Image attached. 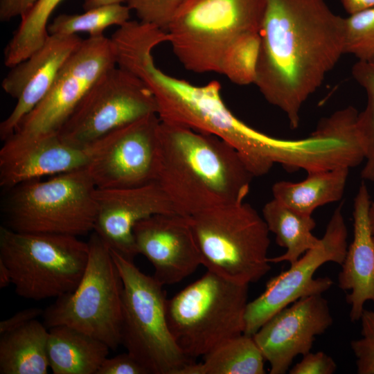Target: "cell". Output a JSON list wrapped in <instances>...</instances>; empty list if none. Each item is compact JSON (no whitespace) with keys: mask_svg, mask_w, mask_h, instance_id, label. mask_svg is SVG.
Segmentation results:
<instances>
[{"mask_svg":"<svg viewBox=\"0 0 374 374\" xmlns=\"http://www.w3.org/2000/svg\"><path fill=\"white\" fill-rule=\"evenodd\" d=\"M344 54V18L324 0H266L254 84L292 129Z\"/></svg>","mask_w":374,"mask_h":374,"instance_id":"cell-1","label":"cell"},{"mask_svg":"<svg viewBox=\"0 0 374 374\" xmlns=\"http://www.w3.org/2000/svg\"><path fill=\"white\" fill-rule=\"evenodd\" d=\"M266 0H184L168 29L188 71L254 84Z\"/></svg>","mask_w":374,"mask_h":374,"instance_id":"cell-2","label":"cell"},{"mask_svg":"<svg viewBox=\"0 0 374 374\" xmlns=\"http://www.w3.org/2000/svg\"><path fill=\"white\" fill-rule=\"evenodd\" d=\"M253 177L237 151L223 140L161 121L154 181L177 213L190 217L244 201Z\"/></svg>","mask_w":374,"mask_h":374,"instance_id":"cell-3","label":"cell"},{"mask_svg":"<svg viewBox=\"0 0 374 374\" xmlns=\"http://www.w3.org/2000/svg\"><path fill=\"white\" fill-rule=\"evenodd\" d=\"M153 49L150 44H136L125 52L121 65L153 93L160 120L217 136L237 151L253 177L268 173L272 168L276 137L238 118L223 101L219 82L197 86L163 72L154 64Z\"/></svg>","mask_w":374,"mask_h":374,"instance_id":"cell-4","label":"cell"},{"mask_svg":"<svg viewBox=\"0 0 374 374\" xmlns=\"http://www.w3.org/2000/svg\"><path fill=\"white\" fill-rule=\"evenodd\" d=\"M248 291L249 284L207 270L167 299L169 328L182 353L194 359L244 334Z\"/></svg>","mask_w":374,"mask_h":374,"instance_id":"cell-5","label":"cell"},{"mask_svg":"<svg viewBox=\"0 0 374 374\" xmlns=\"http://www.w3.org/2000/svg\"><path fill=\"white\" fill-rule=\"evenodd\" d=\"M96 189L85 168L23 182L6 190L3 226L20 233L77 237L93 232Z\"/></svg>","mask_w":374,"mask_h":374,"instance_id":"cell-6","label":"cell"},{"mask_svg":"<svg viewBox=\"0 0 374 374\" xmlns=\"http://www.w3.org/2000/svg\"><path fill=\"white\" fill-rule=\"evenodd\" d=\"M190 218L207 270L247 284L258 281L270 270L269 231L249 204L222 205Z\"/></svg>","mask_w":374,"mask_h":374,"instance_id":"cell-7","label":"cell"},{"mask_svg":"<svg viewBox=\"0 0 374 374\" xmlns=\"http://www.w3.org/2000/svg\"><path fill=\"white\" fill-rule=\"evenodd\" d=\"M89 248L78 237L20 233L0 227V260L17 295L42 301L73 292L85 271Z\"/></svg>","mask_w":374,"mask_h":374,"instance_id":"cell-8","label":"cell"},{"mask_svg":"<svg viewBox=\"0 0 374 374\" xmlns=\"http://www.w3.org/2000/svg\"><path fill=\"white\" fill-rule=\"evenodd\" d=\"M110 251L123 284L122 344L149 374H179L195 361L182 353L171 333L163 285L134 261Z\"/></svg>","mask_w":374,"mask_h":374,"instance_id":"cell-9","label":"cell"},{"mask_svg":"<svg viewBox=\"0 0 374 374\" xmlns=\"http://www.w3.org/2000/svg\"><path fill=\"white\" fill-rule=\"evenodd\" d=\"M87 242L89 258L81 280L44 310V324L48 329L73 328L116 350L122 344L123 280L109 248L94 231Z\"/></svg>","mask_w":374,"mask_h":374,"instance_id":"cell-10","label":"cell"},{"mask_svg":"<svg viewBox=\"0 0 374 374\" xmlns=\"http://www.w3.org/2000/svg\"><path fill=\"white\" fill-rule=\"evenodd\" d=\"M116 65L111 38L103 35L83 39L44 98L4 141L0 160L12 157L42 138L57 133L93 83Z\"/></svg>","mask_w":374,"mask_h":374,"instance_id":"cell-11","label":"cell"},{"mask_svg":"<svg viewBox=\"0 0 374 374\" xmlns=\"http://www.w3.org/2000/svg\"><path fill=\"white\" fill-rule=\"evenodd\" d=\"M151 114H158L156 98L138 76L117 65L91 87L58 134L80 146Z\"/></svg>","mask_w":374,"mask_h":374,"instance_id":"cell-12","label":"cell"},{"mask_svg":"<svg viewBox=\"0 0 374 374\" xmlns=\"http://www.w3.org/2000/svg\"><path fill=\"white\" fill-rule=\"evenodd\" d=\"M347 238L341 203L334 211L319 244L290 264L288 269L271 278L265 291L248 303L244 334L252 336L274 314L299 299L329 290L333 284L330 278L314 275L324 263L343 264L348 247Z\"/></svg>","mask_w":374,"mask_h":374,"instance_id":"cell-13","label":"cell"},{"mask_svg":"<svg viewBox=\"0 0 374 374\" xmlns=\"http://www.w3.org/2000/svg\"><path fill=\"white\" fill-rule=\"evenodd\" d=\"M161 120L151 114L112 130L89 145L85 169L98 189L154 181Z\"/></svg>","mask_w":374,"mask_h":374,"instance_id":"cell-14","label":"cell"},{"mask_svg":"<svg viewBox=\"0 0 374 374\" xmlns=\"http://www.w3.org/2000/svg\"><path fill=\"white\" fill-rule=\"evenodd\" d=\"M329 304L322 294L299 299L269 318L253 338L271 374H285L296 357L310 352L317 336L332 325Z\"/></svg>","mask_w":374,"mask_h":374,"instance_id":"cell-15","label":"cell"},{"mask_svg":"<svg viewBox=\"0 0 374 374\" xmlns=\"http://www.w3.org/2000/svg\"><path fill=\"white\" fill-rule=\"evenodd\" d=\"M133 233L138 254L149 260L153 276L163 285L180 282L202 265L188 216L153 215L138 222Z\"/></svg>","mask_w":374,"mask_h":374,"instance_id":"cell-16","label":"cell"},{"mask_svg":"<svg viewBox=\"0 0 374 374\" xmlns=\"http://www.w3.org/2000/svg\"><path fill=\"white\" fill-rule=\"evenodd\" d=\"M82 40L77 35H48L39 48L11 68L1 87L17 100V103L0 124V137L3 141L13 134L23 118L44 98Z\"/></svg>","mask_w":374,"mask_h":374,"instance_id":"cell-17","label":"cell"},{"mask_svg":"<svg viewBox=\"0 0 374 374\" xmlns=\"http://www.w3.org/2000/svg\"><path fill=\"white\" fill-rule=\"evenodd\" d=\"M98 211L93 231L125 258L138 255L134 227L140 220L160 213H177L169 199L155 182L142 186L95 190Z\"/></svg>","mask_w":374,"mask_h":374,"instance_id":"cell-18","label":"cell"},{"mask_svg":"<svg viewBox=\"0 0 374 374\" xmlns=\"http://www.w3.org/2000/svg\"><path fill=\"white\" fill-rule=\"evenodd\" d=\"M371 202L367 186L362 182L354 199L353 239L338 274L339 287L350 292L346 300L350 305L352 322L359 320L367 301L374 303V235L368 216Z\"/></svg>","mask_w":374,"mask_h":374,"instance_id":"cell-19","label":"cell"},{"mask_svg":"<svg viewBox=\"0 0 374 374\" xmlns=\"http://www.w3.org/2000/svg\"><path fill=\"white\" fill-rule=\"evenodd\" d=\"M89 156V145L73 144L58 133L51 134L0 161V186L6 190L27 181L85 168Z\"/></svg>","mask_w":374,"mask_h":374,"instance_id":"cell-20","label":"cell"},{"mask_svg":"<svg viewBox=\"0 0 374 374\" xmlns=\"http://www.w3.org/2000/svg\"><path fill=\"white\" fill-rule=\"evenodd\" d=\"M109 350L103 341L73 328L48 329L47 356L53 374H96Z\"/></svg>","mask_w":374,"mask_h":374,"instance_id":"cell-21","label":"cell"},{"mask_svg":"<svg viewBox=\"0 0 374 374\" xmlns=\"http://www.w3.org/2000/svg\"><path fill=\"white\" fill-rule=\"evenodd\" d=\"M350 168L339 167L307 172L299 182L279 181L271 188L273 198L292 209L312 215L319 206L339 201L344 193Z\"/></svg>","mask_w":374,"mask_h":374,"instance_id":"cell-22","label":"cell"},{"mask_svg":"<svg viewBox=\"0 0 374 374\" xmlns=\"http://www.w3.org/2000/svg\"><path fill=\"white\" fill-rule=\"evenodd\" d=\"M48 328L34 319L1 335V374H46Z\"/></svg>","mask_w":374,"mask_h":374,"instance_id":"cell-23","label":"cell"},{"mask_svg":"<svg viewBox=\"0 0 374 374\" xmlns=\"http://www.w3.org/2000/svg\"><path fill=\"white\" fill-rule=\"evenodd\" d=\"M262 214L276 243L286 249L282 255L269 258L270 263L292 264L319 244L321 238L312 234L316 222L312 215L299 213L274 198L264 205Z\"/></svg>","mask_w":374,"mask_h":374,"instance_id":"cell-24","label":"cell"},{"mask_svg":"<svg viewBox=\"0 0 374 374\" xmlns=\"http://www.w3.org/2000/svg\"><path fill=\"white\" fill-rule=\"evenodd\" d=\"M204 357L185 366L179 374H264L265 358L253 336L229 339Z\"/></svg>","mask_w":374,"mask_h":374,"instance_id":"cell-25","label":"cell"},{"mask_svg":"<svg viewBox=\"0 0 374 374\" xmlns=\"http://www.w3.org/2000/svg\"><path fill=\"white\" fill-rule=\"evenodd\" d=\"M62 0H38L21 21L4 50L6 60L18 64L39 48L48 36V21Z\"/></svg>","mask_w":374,"mask_h":374,"instance_id":"cell-26","label":"cell"},{"mask_svg":"<svg viewBox=\"0 0 374 374\" xmlns=\"http://www.w3.org/2000/svg\"><path fill=\"white\" fill-rule=\"evenodd\" d=\"M130 10L123 4L109 5L85 10L82 14H62L48 25V35H77L87 33L89 37L103 35L112 26H122L130 20Z\"/></svg>","mask_w":374,"mask_h":374,"instance_id":"cell-27","label":"cell"},{"mask_svg":"<svg viewBox=\"0 0 374 374\" xmlns=\"http://www.w3.org/2000/svg\"><path fill=\"white\" fill-rule=\"evenodd\" d=\"M352 74L367 94L366 106L358 112L356 122L365 160L361 177L374 181V60H358L352 68Z\"/></svg>","mask_w":374,"mask_h":374,"instance_id":"cell-28","label":"cell"},{"mask_svg":"<svg viewBox=\"0 0 374 374\" xmlns=\"http://www.w3.org/2000/svg\"><path fill=\"white\" fill-rule=\"evenodd\" d=\"M344 54L374 60V7L344 18Z\"/></svg>","mask_w":374,"mask_h":374,"instance_id":"cell-29","label":"cell"},{"mask_svg":"<svg viewBox=\"0 0 374 374\" xmlns=\"http://www.w3.org/2000/svg\"><path fill=\"white\" fill-rule=\"evenodd\" d=\"M184 0H125L141 22L166 32Z\"/></svg>","mask_w":374,"mask_h":374,"instance_id":"cell-30","label":"cell"},{"mask_svg":"<svg viewBox=\"0 0 374 374\" xmlns=\"http://www.w3.org/2000/svg\"><path fill=\"white\" fill-rule=\"evenodd\" d=\"M360 337L350 343L358 374H374V310H364L359 319Z\"/></svg>","mask_w":374,"mask_h":374,"instance_id":"cell-31","label":"cell"},{"mask_svg":"<svg viewBox=\"0 0 374 374\" xmlns=\"http://www.w3.org/2000/svg\"><path fill=\"white\" fill-rule=\"evenodd\" d=\"M337 366L328 354L311 351L303 356L301 360L289 370L290 374H332Z\"/></svg>","mask_w":374,"mask_h":374,"instance_id":"cell-32","label":"cell"},{"mask_svg":"<svg viewBox=\"0 0 374 374\" xmlns=\"http://www.w3.org/2000/svg\"><path fill=\"white\" fill-rule=\"evenodd\" d=\"M96 374H149L148 370L129 353L106 358Z\"/></svg>","mask_w":374,"mask_h":374,"instance_id":"cell-33","label":"cell"},{"mask_svg":"<svg viewBox=\"0 0 374 374\" xmlns=\"http://www.w3.org/2000/svg\"><path fill=\"white\" fill-rule=\"evenodd\" d=\"M44 310L38 308H29L20 310L12 317L0 322V335L19 328L30 321L42 316Z\"/></svg>","mask_w":374,"mask_h":374,"instance_id":"cell-34","label":"cell"},{"mask_svg":"<svg viewBox=\"0 0 374 374\" xmlns=\"http://www.w3.org/2000/svg\"><path fill=\"white\" fill-rule=\"evenodd\" d=\"M38 0H0V20L8 21L26 15Z\"/></svg>","mask_w":374,"mask_h":374,"instance_id":"cell-35","label":"cell"},{"mask_svg":"<svg viewBox=\"0 0 374 374\" xmlns=\"http://www.w3.org/2000/svg\"><path fill=\"white\" fill-rule=\"evenodd\" d=\"M350 15L374 7V0H340Z\"/></svg>","mask_w":374,"mask_h":374,"instance_id":"cell-36","label":"cell"},{"mask_svg":"<svg viewBox=\"0 0 374 374\" xmlns=\"http://www.w3.org/2000/svg\"><path fill=\"white\" fill-rule=\"evenodd\" d=\"M125 0H84L83 8L84 10L115 4H122Z\"/></svg>","mask_w":374,"mask_h":374,"instance_id":"cell-37","label":"cell"},{"mask_svg":"<svg viewBox=\"0 0 374 374\" xmlns=\"http://www.w3.org/2000/svg\"><path fill=\"white\" fill-rule=\"evenodd\" d=\"M12 283L11 275L6 265L0 260V288L3 289Z\"/></svg>","mask_w":374,"mask_h":374,"instance_id":"cell-38","label":"cell"},{"mask_svg":"<svg viewBox=\"0 0 374 374\" xmlns=\"http://www.w3.org/2000/svg\"><path fill=\"white\" fill-rule=\"evenodd\" d=\"M368 216L371 229L373 234L374 235V200L371 202Z\"/></svg>","mask_w":374,"mask_h":374,"instance_id":"cell-39","label":"cell"},{"mask_svg":"<svg viewBox=\"0 0 374 374\" xmlns=\"http://www.w3.org/2000/svg\"><path fill=\"white\" fill-rule=\"evenodd\" d=\"M373 240H374V236H373Z\"/></svg>","mask_w":374,"mask_h":374,"instance_id":"cell-40","label":"cell"}]
</instances>
